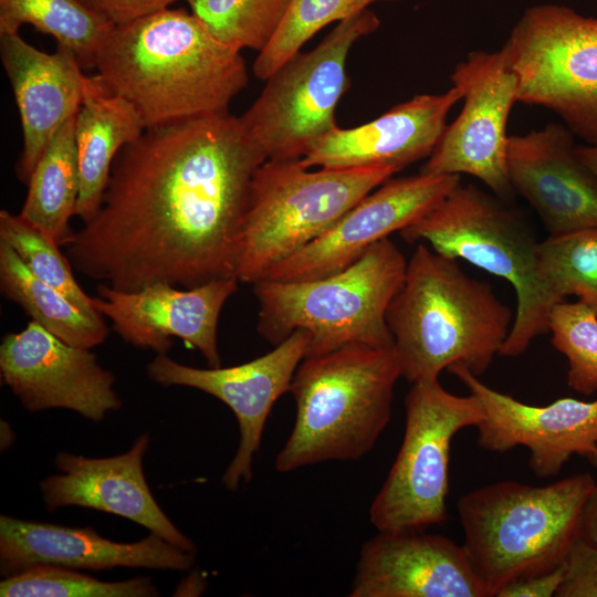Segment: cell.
I'll return each instance as SVG.
<instances>
[{
  "label": "cell",
  "mask_w": 597,
  "mask_h": 597,
  "mask_svg": "<svg viewBox=\"0 0 597 597\" xmlns=\"http://www.w3.org/2000/svg\"><path fill=\"white\" fill-rule=\"evenodd\" d=\"M222 43L262 51L277 32L291 0H185Z\"/></svg>",
  "instance_id": "obj_29"
},
{
  "label": "cell",
  "mask_w": 597,
  "mask_h": 597,
  "mask_svg": "<svg viewBox=\"0 0 597 597\" xmlns=\"http://www.w3.org/2000/svg\"><path fill=\"white\" fill-rule=\"evenodd\" d=\"M450 78L461 92L463 107L444 128L421 171L468 174L506 197L513 191L506 164V123L517 102V76L500 50L470 52Z\"/></svg>",
  "instance_id": "obj_12"
},
{
  "label": "cell",
  "mask_w": 597,
  "mask_h": 597,
  "mask_svg": "<svg viewBox=\"0 0 597 597\" xmlns=\"http://www.w3.org/2000/svg\"><path fill=\"white\" fill-rule=\"evenodd\" d=\"M350 597H489L462 545L423 531L378 532L359 552Z\"/></svg>",
  "instance_id": "obj_18"
},
{
  "label": "cell",
  "mask_w": 597,
  "mask_h": 597,
  "mask_svg": "<svg viewBox=\"0 0 597 597\" xmlns=\"http://www.w3.org/2000/svg\"><path fill=\"white\" fill-rule=\"evenodd\" d=\"M399 234L409 243L427 241L436 252L465 260L513 285L517 307L501 356L523 354L535 337L548 331L555 304L540 277L538 242L520 218L492 196L460 182Z\"/></svg>",
  "instance_id": "obj_8"
},
{
  "label": "cell",
  "mask_w": 597,
  "mask_h": 597,
  "mask_svg": "<svg viewBox=\"0 0 597 597\" xmlns=\"http://www.w3.org/2000/svg\"><path fill=\"white\" fill-rule=\"evenodd\" d=\"M579 159L597 176V146H576Z\"/></svg>",
  "instance_id": "obj_38"
},
{
  "label": "cell",
  "mask_w": 597,
  "mask_h": 597,
  "mask_svg": "<svg viewBox=\"0 0 597 597\" xmlns=\"http://www.w3.org/2000/svg\"><path fill=\"white\" fill-rule=\"evenodd\" d=\"M0 291L44 329L63 342L93 348L104 343L108 328L75 306L53 286L36 277L18 254L0 241Z\"/></svg>",
  "instance_id": "obj_26"
},
{
  "label": "cell",
  "mask_w": 597,
  "mask_h": 597,
  "mask_svg": "<svg viewBox=\"0 0 597 597\" xmlns=\"http://www.w3.org/2000/svg\"><path fill=\"white\" fill-rule=\"evenodd\" d=\"M148 444L149 436L144 433L127 452L111 458L59 453L55 463L61 473L40 484L46 509L75 505L119 515L196 553L193 542L168 519L149 490L143 470Z\"/></svg>",
  "instance_id": "obj_21"
},
{
  "label": "cell",
  "mask_w": 597,
  "mask_h": 597,
  "mask_svg": "<svg viewBox=\"0 0 597 597\" xmlns=\"http://www.w3.org/2000/svg\"><path fill=\"white\" fill-rule=\"evenodd\" d=\"M25 24L51 35L83 70L95 69L115 25L81 0H0V35L19 33Z\"/></svg>",
  "instance_id": "obj_27"
},
{
  "label": "cell",
  "mask_w": 597,
  "mask_h": 597,
  "mask_svg": "<svg viewBox=\"0 0 597 597\" xmlns=\"http://www.w3.org/2000/svg\"><path fill=\"white\" fill-rule=\"evenodd\" d=\"M237 277L178 289L155 283L137 291H119L98 283L94 308L113 323L127 343L166 354L171 337L197 348L211 368L221 366L218 323L228 298L238 290Z\"/></svg>",
  "instance_id": "obj_17"
},
{
  "label": "cell",
  "mask_w": 597,
  "mask_h": 597,
  "mask_svg": "<svg viewBox=\"0 0 597 597\" xmlns=\"http://www.w3.org/2000/svg\"><path fill=\"white\" fill-rule=\"evenodd\" d=\"M90 349L67 344L30 321L2 338L1 379L29 411L65 408L102 421L122 401L114 375Z\"/></svg>",
  "instance_id": "obj_15"
},
{
  "label": "cell",
  "mask_w": 597,
  "mask_h": 597,
  "mask_svg": "<svg viewBox=\"0 0 597 597\" xmlns=\"http://www.w3.org/2000/svg\"><path fill=\"white\" fill-rule=\"evenodd\" d=\"M565 578V569L559 567L542 574L513 582L501 588L495 597H552L556 596Z\"/></svg>",
  "instance_id": "obj_36"
},
{
  "label": "cell",
  "mask_w": 597,
  "mask_h": 597,
  "mask_svg": "<svg viewBox=\"0 0 597 597\" xmlns=\"http://www.w3.org/2000/svg\"><path fill=\"white\" fill-rule=\"evenodd\" d=\"M396 172L391 167L312 171L301 159H266L252 179L241 227L239 282L262 280Z\"/></svg>",
  "instance_id": "obj_7"
},
{
  "label": "cell",
  "mask_w": 597,
  "mask_h": 597,
  "mask_svg": "<svg viewBox=\"0 0 597 597\" xmlns=\"http://www.w3.org/2000/svg\"><path fill=\"white\" fill-rule=\"evenodd\" d=\"M552 344L566 356L567 383L578 394L597 391V313L577 301L555 304L548 316Z\"/></svg>",
  "instance_id": "obj_33"
},
{
  "label": "cell",
  "mask_w": 597,
  "mask_h": 597,
  "mask_svg": "<svg viewBox=\"0 0 597 597\" xmlns=\"http://www.w3.org/2000/svg\"><path fill=\"white\" fill-rule=\"evenodd\" d=\"M149 578L103 582L70 568L41 565L4 577L1 597H149L158 596Z\"/></svg>",
  "instance_id": "obj_32"
},
{
  "label": "cell",
  "mask_w": 597,
  "mask_h": 597,
  "mask_svg": "<svg viewBox=\"0 0 597 597\" xmlns=\"http://www.w3.org/2000/svg\"><path fill=\"white\" fill-rule=\"evenodd\" d=\"M0 57L20 114L17 176L28 185L50 140L81 106L87 76L66 49L46 53L19 33L0 35Z\"/></svg>",
  "instance_id": "obj_23"
},
{
  "label": "cell",
  "mask_w": 597,
  "mask_h": 597,
  "mask_svg": "<svg viewBox=\"0 0 597 597\" xmlns=\"http://www.w3.org/2000/svg\"><path fill=\"white\" fill-rule=\"evenodd\" d=\"M113 24H123L170 8L177 0H81Z\"/></svg>",
  "instance_id": "obj_35"
},
{
  "label": "cell",
  "mask_w": 597,
  "mask_h": 597,
  "mask_svg": "<svg viewBox=\"0 0 597 597\" xmlns=\"http://www.w3.org/2000/svg\"><path fill=\"white\" fill-rule=\"evenodd\" d=\"M595 484L589 473L543 486L506 480L458 500L462 546L489 597L565 562L580 537L584 507Z\"/></svg>",
  "instance_id": "obj_4"
},
{
  "label": "cell",
  "mask_w": 597,
  "mask_h": 597,
  "mask_svg": "<svg viewBox=\"0 0 597 597\" xmlns=\"http://www.w3.org/2000/svg\"><path fill=\"white\" fill-rule=\"evenodd\" d=\"M407 261L385 238L346 269L314 280H261L253 285L258 332L274 346L295 331L310 336L305 357L348 344L394 348L388 306L400 289Z\"/></svg>",
  "instance_id": "obj_6"
},
{
  "label": "cell",
  "mask_w": 597,
  "mask_h": 597,
  "mask_svg": "<svg viewBox=\"0 0 597 597\" xmlns=\"http://www.w3.org/2000/svg\"><path fill=\"white\" fill-rule=\"evenodd\" d=\"M565 578L556 597H597V546L580 537L565 562Z\"/></svg>",
  "instance_id": "obj_34"
},
{
  "label": "cell",
  "mask_w": 597,
  "mask_h": 597,
  "mask_svg": "<svg viewBox=\"0 0 597 597\" xmlns=\"http://www.w3.org/2000/svg\"><path fill=\"white\" fill-rule=\"evenodd\" d=\"M145 125L135 107L96 74L87 76L75 118L80 195L75 216L85 223L98 211L117 154L138 139Z\"/></svg>",
  "instance_id": "obj_24"
},
{
  "label": "cell",
  "mask_w": 597,
  "mask_h": 597,
  "mask_svg": "<svg viewBox=\"0 0 597 597\" xmlns=\"http://www.w3.org/2000/svg\"><path fill=\"white\" fill-rule=\"evenodd\" d=\"M0 241L8 244L40 280L56 289L85 314L103 317L76 282L73 266L60 244L20 214L0 211Z\"/></svg>",
  "instance_id": "obj_30"
},
{
  "label": "cell",
  "mask_w": 597,
  "mask_h": 597,
  "mask_svg": "<svg viewBox=\"0 0 597 597\" xmlns=\"http://www.w3.org/2000/svg\"><path fill=\"white\" fill-rule=\"evenodd\" d=\"M537 265L554 304L576 295L597 313V228L551 234L537 244Z\"/></svg>",
  "instance_id": "obj_28"
},
{
  "label": "cell",
  "mask_w": 597,
  "mask_h": 597,
  "mask_svg": "<svg viewBox=\"0 0 597 597\" xmlns=\"http://www.w3.org/2000/svg\"><path fill=\"white\" fill-rule=\"evenodd\" d=\"M460 180V175L422 171L386 180L345 212L320 238L273 266L262 280L306 281L346 269L371 245L395 231H401L427 213Z\"/></svg>",
  "instance_id": "obj_14"
},
{
  "label": "cell",
  "mask_w": 597,
  "mask_h": 597,
  "mask_svg": "<svg viewBox=\"0 0 597 597\" xmlns=\"http://www.w3.org/2000/svg\"><path fill=\"white\" fill-rule=\"evenodd\" d=\"M580 538L597 546V483L591 490L584 507Z\"/></svg>",
  "instance_id": "obj_37"
},
{
  "label": "cell",
  "mask_w": 597,
  "mask_h": 597,
  "mask_svg": "<svg viewBox=\"0 0 597 597\" xmlns=\"http://www.w3.org/2000/svg\"><path fill=\"white\" fill-rule=\"evenodd\" d=\"M310 336L295 331L265 355L248 363L222 368H196L158 354L148 364L155 383L199 389L224 402L240 428V443L222 475L227 489L237 490L252 478V461L260 448L266 419L275 401L290 391L294 374L305 358Z\"/></svg>",
  "instance_id": "obj_13"
},
{
  "label": "cell",
  "mask_w": 597,
  "mask_h": 597,
  "mask_svg": "<svg viewBox=\"0 0 597 597\" xmlns=\"http://www.w3.org/2000/svg\"><path fill=\"white\" fill-rule=\"evenodd\" d=\"M195 552L184 551L154 533L138 542L117 543L100 536L91 527L0 516V569L4 577L41 565L186 570L195 563Z\"/></svg>",
  "instance_id": "obj_20"
},
{
  "label": "cell",
  "mask_w": 597,
  "mask_h": 597,
  "mask_svg": "<svg viewBox=\"0 0 597 597\" xmlns=\"http://www.w3.org/2000/svg\"><path fill=\"white\" fill-rule=\"evenodd\" d=\"M75 118L76 114L60 127L36 163L19 213L61 247L73 233L69 222L75 216L80 195Z\"/></svg>",
  "instance_id": "obj_25"
},
{
  "label": "cell",
  "mask_w": 597,
  "mask_h": 597,
  "mask_svg": "<svg viewBox=\"0 0 597 597\" xmlns=\"http://www.w3.org/2000/svg\"><path fill=\"white\" fill-rule=\"evenodd\" d=\"M405 409L401 447L369 509L378 532L423 531L446 521L452 439L484 419L478 397L453 395L439 379L413 383Z\"/></svg>",
  "instance_id": "obj_10"
},
{
  "label": "cell",
  "mask_w": 597,
  "mask_h": 597,
  "mask_svg": "<svg viewBox=\"0 0 597 597\" xmlns=\"http://www.w3.org/2000/svg\"><path fill=\"white\" fill-rule=\"evenodd\" d=\"M379 25L369 9L339 21L317 46L295 53L265 80L240 121L266 159H302L337 126L336 107L350 86L347 56Z\"/></svg>",
  "instance_id": "obj_9"
},
{
  "label": "cell",
  "mask_w": 597,
  "mask_h": 597,
  "mask_svg": "<svg viewBox=\"0 0 597 597\" xmlns=\"http://www.w3.org/2000/svg\"><path fill=\"white\" fill-rule=\"evenodd\" d=\"M461 100L455 86L441 94L416 95L364 125L336 126L301 161L308 168L391 167L400 171L431 155L450 109Z\"/></svg>",
  "instance_id": "obj_22"
},
{
  "label": "cell",
  "mask_w": 597,
  "mask_h": 597,
  "mask_svg": "<svg viewBox=\"0 0 597 597\" xmlns=\"http://www.w3.org/2000/svg\"><path fill=\"white\" fill-rule=\"evenodd\" d=\"M266 160L229 113L147 128L117 154L97 213L73 232V269L119 291L237 277L252 179Z\"/></svg>",
  "instance_id": "obj_1"
},
{
  "label": "cell",
  "mask_w": 597,
  "mask_h": 597,
  "mask_svg": "<svg viewBox=\"0 0 597 597\" xmlns=\"http://www.w3.org/2000/svg\"><path fill=\"white\" fill-rule=\"evenodd\" d=\"M513 320L489 284L423 243L386 313L401 377L412 384L439 379L454 365L481 376L500 355Z\"/></svg>",
  "instance_id": "obj_3"
},
{
  "label": "cell",
  "mask_w": 597,
  "mask_h": 597,
  "mask_svg": "<svg viewBox=\"0 0 597 597\" xmlns=\"http://www.w3.org/2000/svg\"><path fill=\"white\" fill-rule=\"evenodd\" d=\"M448 371L481 401L484 419L476 427L479 447L499 453L527 448L536 476H554L573 454L586 455L597 447V398H561L533 406L492 389L462 365Z\"/></svg>",
  "instance_id": "obj_16"
},
{
  "label": "cell",
  "mask_w": 597,
  "mask_h": 597,
  "mask_svg": "<svg viewBox=\"0 0 597 597\" xmlns=\"http://www.w3.org/2000/svg\"><path fill=\"white\" fill-rule=\"evenodd\" d=\"M573 135L562 124L549 123L507 137L512 189L533 207L551 234L597 228V176L577 156Z\"/></svg>",
  "instance_id": "obj_19"
},
{
  "label": "cell",
  "mask_w": 597,
  "mask_h": 597,
  "mask_svg": "<svg viewBox=\"0 0 597 597\" xmlns=\"http://www.w3.org/2000/svg\"><path fill=\"white\" fill-rule=\"evenodd\" d=\"M379 1L401 0H291L277 32L253 63L254 76L265 81L323 28Z\"/></svg>",
  "instance_id": "obj_31"
},
{
  "label": "cell",
  "mask_w": 597,
  "mask_h": 597,
  "mask_svg": "<svg viewBox=\"0 0 597 597\" xmlns=\"http://www.w3.org/2000/svg\"><path fill=\"white\" fill-rule=\"evenodd\" d=\"M399 377L394 348L348 344L305 357L290 389L296 407L294 427L275 469L290 472L364 457L389 423Z\"/></svg>",
  "instance_id": "obj_5"
},
{
  "label": "cell",
  "mask_w": 597,
  "mask_h": 597,
  "mask_svg": "<svg viewBox=\"0 0 597 597\" xmlns=\"http://www.w3.org/2000/svg\"><path fill=\"white\" fill-rule=\"evenodd\" d=\"M95 70L135 107L146 129L228 113L249 82L240 50L180 8L114 25Z\"/></svg>",
  "instance_id": "obj_2"
},
{
  "label": "cell",
  "mask_w": 597,
  "mask_h": 597,
  "mask_svg": "<svg viewBox=\"0 0 597 597\" xmlns=\"http://www.w3.org/2000/svg\"><path fill=\"white\" fill-rule=\"evenodd\" d=\"M590 464L597 470V447L585 455Z\"/></svg>",
  "instance_id": "obj_39"
},
{
  "label": "cell",
  "mask_w": 597,
  "mask_h": 597,
  "mask_svg": "<svg viewBox=\"0 0 597 597\" xmlns=\"http://www.w3.org/2000/svg\"><path fill=\"white\" fill-rule=\"evenodd\" d=\"M501 51L519 80L517 102L556 113L597 146V18L561 4L533 6Z\"/></svg>",
  "instance_id": "obj_11"
}]
</instances>
